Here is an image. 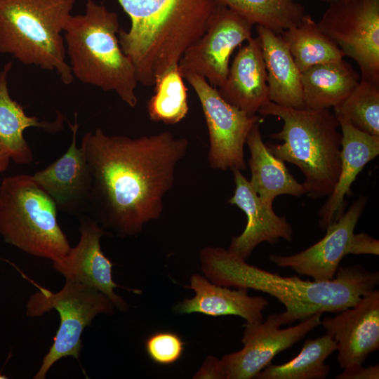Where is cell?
Listing matches in <instances>:
<instances>
[{"mask_svg":"<svg viewBox=\"0 0 379 379\" xmlns=\"http://www.w3.org/2000/svg\"><path fill=\"white\" fill-rule=\"evenodd\" d=\"M182 77L195 91L202 108L209 137L210 167L220 171L245 170L244 145L260 118L227 102L204 77L191 73Z\"/></svg>","mask_w":379,"mask_h":379,"instance_id":"cell-10","label":"cell"},{"mask_svg":"<svg viewBox=\"0 0 379 379\" xmlns=\"http://www.w3.org/2000/svg\"><path fill=\"white\" fill-rule=\"evenodd\" d=\"M338 313L321 324L336 343L339 366L363 364L379 348V291H370L354 306Z\"/></svg>","mask_w":379,"mask_h":379,"instance_id":"cell-16","label":"cell"},{"mask_svg":"<svg viewBox=\"0 0 379 379\" xmlns=\"http://www.w3.org/2000/svg\"><path fill=\"white\" fill-rule=\"evenodd\" d=\"M246 143L250 152L248 166L251 177L249 182L261 200L272 205L274 199L279 195L298 197L306 194L303 184L291 174L284 161L274 156L262 141L260 122L253 126Z\"/></svg>","mask_w":379,"mask_h":379,"instance_id":"cell-22","label":"cell"},{"mask_svg":"<svg viewBox=\"0 0 379 379\" xmlns=\"http://www.w3.org/2000/svg\"><path fill=\"white\" fill-rule=\"evenodd\" d=\"M360 81L344 59L314 65L301 73L306 109L335 107L343 102Z\"/></svg>","mask_w":379,"mask_h":379,"instance_id":"cell-24","label":"cell"},{"mask_svg":"<svg viewBox=\"0 0 379 379\" xmlns=\"http://www.w3.org/2000/svg\"><path fill=\"white\" fill-rule=\"evenodd\" d=\"M185 287L192 290L195 295L175 305L174 310L178 314L234 315L244 319L246 322L255 323L262 321V311L269 305L262 296L248 295L246 288L231 290L197 274L191 276L190 285Z\"/></svg>","mask_w":379,"mask_h":379,"instance_id":"cell-19","label":"cell"},{"mask_svg":"<svg viewBox=\"0 0 379 379\" xmlns=\"http://www.w3.org/2000/svg\"><path fill=\"white\" fill-rule=\"evenodd\" d=\"M253 25L281 34L298 25L305 15L296 0H219Z\"/></svg>","mask_w":379,"mask_h":379,"instance_id":"cell-27","label":"cell"},{"mask_svg":"<svg viewBox=\"0 0 379 379\" xmlns=\"http://www.w3.org/2000/svg\"><path fill=\"white\" fill-rule=\"evenodd\" d=\"M154 94L147 102L149 119L155 122L175 124L187 114V88L178 65L160 74L154 83Z\"/></svg>","mask_w":379,"mask_h":379,"instance_id":"cell-28","label":"cell"},{"mask_svg":"<svg viewBox=\"0 0 379 379\" xmlns=\"http://www.w3.org/2000/svg\"><path fill=\"white\" fill-rule=\"evenodd\" d=\"M239 50L218 91L227 102L253 116L270 100L260 39L252 37Z\"/></svg>","mask_w":379,"mask_h":379,"instance_id":"cell-20","label":"cell"},{"mask_svg":"<svg viewBox=\"0 0 379 379\" xmlns=\"http://www.w3.org/2000/svg\"><path fill=\"white\" fill-rule=\"evenodd\" d=\"M10 161L8 154L0 147V173L7 170Z\"/></svg>","mask_w":379,"mask_h":379,"instance_id":"cell-34","label":"cell"},{"mask_svg":"<svg viewBox=\"0 0 379 379\" xmlns=\"http://www.w3.org/2000/svg\"><path fill=\"white\" fill-rule=\"evenodd\" d=\"M131 20L118 39L132 62L138 82L154 85L157 78L178 65L205 33L222 4L219 0H117Z\"/></svg>","mask_w":379,"mask_h":379,"instance_id":"cell-3","label":"cell"},{"mask_svg":"<svg viewBox=\"0 0 379 379\" xmlns=\"http://www.w3.org/2000/svg\"><path fill=\"white\" fill-rule=\"evenodd\" d=\"M334 114L357 129L379 136V83L361 79Z\"/></svg>","mask_w":379,"mask_h":379,"instance_id":"cell-29","label":"cell"},{"mask_svg":"<svg viewBox=\"0 0 379 379\" xmlns=\"http://www.w3.org/2000/svg\"><path fill=\"white\" fill-rule=\"evenodd\" d=\"M347 254H379V241L366 233L353 234Z\"/></svg>","mask_w":379,"mask_h":379,"instance_id":"cell-31","label":"cell"},{"mask_svg":"<svg viewBox=\"0 0 379 379\" xmlns=\"http://www.w3.org/2000/svg\"><path fill=\"white\" fill-rule=\"evenodd\" d=\"M367 198L360 196L338 220L326 228L325 236L307 248L290 255L272 254L269 260L277 266L289 267L315 281L332 279L348 247Z\"/></svg>","mask_w":379,"mask_h":379,"instance_id":"cell-15","label":"cell"},{"mask_svg":"<svg viewBox=\"0 0 379 379\" xmlns=\"http://www.w3.org/2000/svg\"><path fill=\"white\" fill-rule=\"evenodd\" d=\"M200 262L205 277L213 284L252 288L277 298L286 307V311L275 314L281 326L316 313H338L352 307L379 283L378 272H369L359 265L339 267L335 277L326 281L282 277L249 265L219 246L204 248Z\"/></svg>","mask_w":379,"mask_h":379,"instance_id":"cell-2","label":"cell"},{"mask_svg":"<svg viewBox=\"0 0 379 379\" xmlns=\"http://www.w3.org/2000/svg\"><path fill=\"white\" fill-rule=\"evenodd\" d=\"M319 29L352 58L361 79L379 83V0H345L328 4Z\"/></svg>","mask_w":379,"mask_h":379,"instance_id":"cell-9","label":"cell"},{"mask_svg":"<svg viewBox=\"0 0 379 379\" xmlns=\"http://www.w3.org/2000/svg\"><path fill=\"white\" fill-rule=\"evenodd\" d=\"M35 285L39 291L27 301L26 314L39 317L54 309L60 317L53 343L33 377L44 379L51 366L62 357L71 356L79 359L84 328L91 324L97 315L112 314L115 307L100 291L77 281L65 280V285L58 292Z\"/></svg>","mask_w":379,"mask_h":379,"instance_id":"cell-8","label":"cell"},{"mask_svg":"<svg viewBox=\"0 0 379 379\" xmlns=\"http://www.w3.org/2000/svg\"><path fill=\"white\" fill-rule=\"evenodd\" d=\"M57 209L32 175L8 176L0 185V235L27 254L56 260L71 248Z\"/></svg>","mask_w":379,"mask_h":379,"instance_id":"cell-7","label":"cell"},{"mask_svg":"<svg viewBox=\"0 0 379 379\" xmlns=\"http://www.w3.org/2000/svg\"><path fill=\"white\" fill-rule=\"evenodd\" d=\"M80 237L63 256L52 260L53 269L65 280L81 283L100 291L120 311H126L128 304L114 293L120 288L112 278V263L101 250L100 239L110 234L93 218L79 217Z\"/></svg>","mask_w":379,"mask_h":379,"instance_id":"cell-13","label":"cell"},{"mask_svg":"<svg viewBox=\"0 0 379 379\" xmlns=\"http://www.w3.org/2000/svg\"><path fill=\"white\" fill-rule=\"evenodd\" d=\"M118 15L88 0L84 14L70 15L64 32L74 77L105 91H113L131 107L138 102L135 67L118 39Z\"/></svg>","mask_w":379,"mask_h":379,"instance_id":"cell-5","label":"cell"},{"mask_svg":"<svg viewBox=\"0 0 379 379\" xmlns=\"http://www.w3.org/2000/svg\"><path fill=\"white\" fill-rule=\"evenodd\" d=\"M267 71L268 99L286 107L305 109L301 72L282 37L257 25Z\"/></svg>","mask_w":379,"mask_h":379,"instance_id":"cell-21","label":"cell"},{"mask_svg":"<svg viewBox=\"0 0 379 379\" xmlns=\"http://www.w3.org/2000/svg\"><path fill=\"white\" fill-rule=\"evenodd\" d=\"M77 113L68 124L72 136L70 145L59 159L32 175L54 201L60 211L78 218L89 211L93 178L83 147H77Z\"/></svg>","mask_w":379,"mask_h":379,"instance_id":"cell-14","label":"cell"},{"mask_svg":"<svg viewBox=\"0 0 379 379\" xmlns=\"http://www.w3.org/2000/svg\"><path fill=\"white\" fill-rule=\"evenodd\" d=\"M234 191L228 200L244 212L247 222L244 232L234 237L228 250L246 260L255 248L262 242L274 244L283 239L293 240V229L285 217L277 215L272 204L261 200L239 169L232 170Z\"/></svg>","mask_w":379,"mask_h":379,"instance_id":"cell-17","label":"cell"},{"mask_svg":"<svg viewBox=\"0 0 379 379\" xmlns=\"http://www.w3.org/2000/svg\"><path fill=\"white\" fill-rule=\"evenodd\" d=\"M336 348L335 340L326 333L316 339H307L295 357L283 364H270L255 378L324 379L330 371L325 361Z\"/></svg>","mask_w":379,"mask_h":379,"instance_id":"cell-26","label":"cell"},{"mask_svg":"<svg viewBox=\"0 0 379 379\" xmlns=\"http://www.w3.org/2000/svg\"><path fill=\"white\" fill-rule=\"evenodd\" d=\"M11 66L9 62L0 72V147L15 163L29 164L33 161L34 155L24 138L25 130L35 127L54 133L63 128L64 117L60 114L54 121L49 122L27 116L20 105L9 95L7 74Z\"/></svg>","mask_w":379,"mask_h":379,"instance_id":"cell-23","label":"cell"},{"mask_svg":"<svg viewBox=\"0 0 379 379\" xmlns=\"http://www.w3.org/2000/svg\"><path fill=\"white\" fill-rule=\"evenodd\" d=\"M281 36L301 73L314 65L338 61L345 57L309 15L305 14L298 25L284 31Z\"/></svg>","mask_w":379,"mask_h":379,"instance_id":"cell-25","label":"cell"},{"mask_svg":"<svg viewBox=\"0 0 379 379\" xmlns=\"http://www.w3.org/2000/svg\"><path fill=\"white\" fill-rule=\"evenodd\" d=\"M323 313H316L293 326L280 328L275 314L265 321L246 322L239 351L221 360L226 379H251L271 364L273 358L300 340L321 324Z\"/></svg>","mask_w":379,"mask_h":379,"instance_id":"cell-12","label":"cell"},{"mask_svg":"<svg viewBox=\"0 0 379 379\" xmlns=\"http://www.w3.org/2000/svg\"><path fill=\"white\" fill-rule=\"evenodd\" d=\"M335 117L342 134L340 171L333 190L319 211V225L323 230L345 213V197L352 194V183L379 154V136L359 131L343 118Z\"/></svg>","mask_w":379,"mask_h":379,"instance_id":"cell-18","label":"cell"},{"mask_svg":"<svg viewBox=\"0 0 379 379\" xmlns=\"http://www.w3.org/2000/svg\"><path fill=\"white\" fill-rule=\"evenodd\" d=\"M338 375L337 379H378L379 366L378 364L363 366L362 364H356L345 368Z\"/></svg>","mask_w":379,"mask_h":379,"instance_id":"cell-32","label":"cell"},{"mask_svg":"<svg viewBox=\"0 0 379 379\" xmlns=\"http://www.w3.org/2000/svg\"><path fill=\"white\" fill-rule=\"evenodd\" d=\"M263 116L282 119L281 129L271 138L281 144H266L282 161L297 166L305 177L306 194L314 199L329 196L340 171L342 134L339 122L329 109L283 107L271 101L258 110Z\"/></svg>","mask_w":379,"mask_h":379,"instance_id":"cell-4","label":"cell"},{"mask_svg":"<svg viewBox=\"0 0 379 379\" xmlns=\"http://www.w3.org/2000/svg\"><path fill=\"white\" fill-rule=\"evenodd\" d=\"M145 349L152 361L168 366L180 359L185 350V343L175 333L159 331L147 338Z\"/></svg>","mask_w":379,"mask_h":379,"instance_id":"cell-30","label":"cell"},{"mask_svg":"<svg viewBox=\"0 0 379 379\" xmlns=\"http://www.w3.org/2000/svg\"><path fill=\"white\" fill-rule=\"evenodd\" d=\"M253 25L234 10L222 6L203 36L180 59L182 76L195 74L214 87L221 86L229 72L232 53L252 38Z\"/></svg>","mask_w":379,"mask_h":379,"instance_id":"cell-11","label":"cell"},{"mask_svg":"<svg viewBox=\"0 0 379 379\" xmlns=\"http://www.w3.org/2000/svg\"><path fill=\"white\" fill-rule=\"evenodd\" d=\"M76 0H0V52L74 79L62 32Z\"/></svg>","mask_w":379,"mask_h":379,"instance_id":"cell-6","label":"cell"},{"mask_svg":"<svg viewBox=\"0 0 379 379\" xmlns=\"http://www.w3.org/2000/svg\"><path fill=\"white\" fill-rule=\"evenodd\" d=\"M81 146L93 178L89 211L104 229L124 238L161 216L189 142L168 131L133 138L98 128Z\"/></svg>","mask_w":379,"mask_h":379,"instance_id":"cell-1","label":"cell"},{"mask_svg":"<svg viewBox=\"0 0 379 379\" xmlns=\"http://www.w3.org/2000/svg\"><path fill=\"white\" fill-rule=\"evenodd\" d=\"M193 378L226 379L221 360L213 356L207 357Z\"/></svg>","mask_w":379,"mask_h":379,"instance_id":"cell-33","label":"cell"},{"mask_svg":"<svg viewBox=\"0 0 379 379\" xmlns=\"http://www.w3.org/2000/svg\"><path fill=\"white\" fill-rule=\"evenodd\" d=\"M321 1L326 3V4H327L328 5V4H333V3L343 1H345V0H321Z\"/></svg>","mask_w":379,"mask_h":379,"instance_id":"cell-35","label":"cell"}]
</instances>
